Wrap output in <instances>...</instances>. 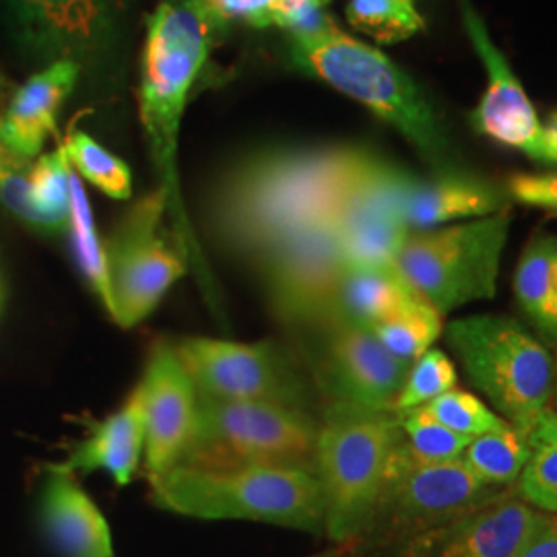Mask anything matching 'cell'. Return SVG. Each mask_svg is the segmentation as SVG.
<instances>
[{
	"mask_svg": "<svg viewBox=\"0 0 557 557\" xmlns=\"http://www.w3.org/2000/svg\"><path fill=\"white\" fill-rule=\"evenodd\" d=\"M376 156L363 147H320L242 158L211 190L209 232L225 252L257 262L301 230L335 223Z\"/></svg>",
	"mask_w": 557,
	"mask_h": 557,
	"instance_id": "1",
	"label": "cell"
},
{
	"mask_svg": "<svg viewBox=\"0 0 557 557\" xmlns=\"http://www.w3.org/2000/svg\"><path fill=\"white\" fill-rule=\"evenodd\" d=\"M149 485L153 504L180 517L252 520L324 535V496L314 467H172Z\"/></svg>",
	"mask_w": 557,
	"mask_h": 557,
	"instance_id": "2",
	"label": "cell"
},
{
	"mask_svg": "<svg viewBox=\"0 0 557 557\" xmlns=\"http://www.w3.org/2000/svg\"><path fill=\"white\" fill-rule=\"evenodd\" d=\"M292 60L393 124L434 174L457 172V151L438 112L413 79L376 48L333 27L317 36L292 38Z\"/></svg>",
	"mask_w": 557,
	"mask_h": 557,
	"instance_id": "3",
	"label": "cell"
},
{
	"mask_svg": "<svg viewBox=\"0 0 557 557\" xmlns=\"http://www.w3.org/2000/svg\"><path fill=\"white\" fill-rule=\"evenodd\" d=\"M444 337L469 382L510 425L531 432L554 407L557 361L524 322L475 314L448 322Z\"/></svg>",
	"mask_w": 557,
	"mask_h": 557,
	"instance_id": "4",
	"label": "cell"
},
{
	"mask_svg": "<svg viewBox=\"0 0 557 557\" xmlns=\"http://www.w3.org/2000/svg\"><path fill=\"white\" fill-rule=\"evenodd\" d=\"M397 411L324 403L314 467L324 496V537L351 547L366 533L397 444Z\"/></svg>",
	"mask_w": 557,
	"mask_h": 557,
	"instance_id": "5",
	"label": "cell"
},
{
	"mask_svg": "<svg viewBox=\"0 0 557 557\" xmlns=\"http://www.w3.org/2000/svg\"><path fill=\"white\" fill-rule=\"evenodd\" d=\"M220 23L202 0H163L147 21L140 71V119L163 174L168 209L176 190V137L186 94Z\"/></svg>",
	"mask_w": 557,
	"mask_h": 557,
	"instance_id": "6",
	"label": "cell"
},
{
	"mask_svg": "<svg viewBox=\"0 0 557 557\" xmlns=\"http://www.w3.org/2000/svg\"><path fill=\"white\" fill-rule=\"evenodd\" d=\"M319 425L308 411L199 395L190 438L176 467H314Z\"/></svg>",
	"mask_w": 557,
	"mask_h": 557,
	"instance_id": "7",
	"label": "cell"
},
{
	"mask_svg": "<svg viewBox=\"0 0 557 557\" xmlns=\"http://www.w3.org/2000/svg\"><path fill=\"white\" fill-rule=\"evenodd\" d=\"M506 490H496L479 481L465 462H423L403 434L388 460L379 504L359 545L368 552L403 556V552L469 510L496 498Z\"/></svg>",
	"mask_w": 557,
	"mask_h": 557,
	"instance_id": "8",
	"label": "cell"
},
{
	"mask_svg": "<svg viewBox=\"0 0 557 557\" xmlns=\"http://www.w3.org/2000/svg\"><path fill=\"white\" fill-rule=\"evenodd\" d=\"M508 209L458 225L409 232L393 269L440 314L492 299L498 292L499 264L510 234Z\"/></svg>",
	"mask_w": 557,
	"mask_h": 557,
	"instance_id": "9",
	"label": "cell"
},
{
	"mask_svg": "<svg viewBox=\"0 0 557 557\" xmlns=\"http://www.w3.org/2000/svg\"><path fill=\"white\" fill-rule=\"evenodd\" d=\"M172 345L200 397L271 403L314 413L312 382L275 341L184 337Z\"/></svg>",
	"mask_w": 557,
	"mask_h": 557,
	"instance_id": "10",
	"label": "cell"
},
{
	"mask_svg": "<svg viewBox=\"0 0 557 557\" xmlns=\"http://www.w3.org/2000/svg\"><path fill=\"white\" fill-rule=\"evenodd\" d=\"M273 317L308 335L337 317L338 287L347 271L333 221L306 227L257 260Z\"/></svg>",
	"mask_w": 557,
	"mask_h": 557,
	"instance_id": "11",
	"label": "cell"
},
{
	"mask_svg": "<svg viewBox=\"0 0 557 557\" xmlns=\"http://www.w3.org/2000/svg\"><path fill=\"white\" fill-rule=\"evenodd\" d=\"M168 211V195L160 188L135 202L106 248L112 292V314L122 329L147 319L168 289L186 273L178 252L161 238L160 223Z\"/></svg>",
	"mask_w": 557,
	"mask_h": 557,
	"instance_id": "12",
	"label": "cell"
},
{
	"mask_svg": "<svg viewBox=\"0 0 557 557\" xmlns=\"http://www.w3.org/2000/svg\"><path fill=\"white\" fill-rule=\"evenodd\" d=\"M308 337L310 370L326 403L395 411L409 363L388 354L370 329L335 317Z\"/></svg>",
	"mask_w": 557,
	"mask_h": 557,
	"instance_id": "13",
	"label": "cell"
},
{
	"mask_svg": "<svg viewBox=\"0 0 557 557\" xmlns=\"http://www.w3.org/2000/svg\"><path fill=\"white\" fill-rule=\"evenodd\" d=\"M21 46L44 60H91L114 38L122 0H0Z\"/></svg>",
	"mask_w": 557,
	"mask_h": 557,
	"instance_id": "14",
	"label": "cell"
},
{
	"mask_svg": "<svg viewBox=\"0 0 557 557\" xmlns=\"http://www.w3.org/2000/svg\"><path fill=\"white\" fill-rule=\"evenodd\" d=\"M460 11L467 36L487 71V89L471 114L473 128L499 145L517 149L537 163L556 165L547 124L539 120L533 103L520 87V81L515 77L510 64L499 54L494 41L490 40L478 11L469 0H460Z\"/></svg>",
	"mask_w": 557,
	"mask_h": 557,
	"instance_id": "15",
	"label": "cell"
},
{
	"mask_svg": "<svg viewBox=\"0 0 557 557\" xmlns=\"http://www.w3.org/2000/svg\"><path fill=\"white\" fill-rule=\"evenodd\" d=\"M549 518L510 487L418 539L400 557H518Z\"/></svg>",
	"mask_w": 557,
	"mask_h": 557,
	"instance_id": "16",
	"label": "cell"
},
{
	"mask_svg": "<svg viewBox=\"0 0 557 557\" xmlns=\"http://www.w3.org/2000/svg\"><path fill=\"white\" fill-rule=\"evenodd\" d=\"M139 388L145 416V471L151 479L178 465L190 438L199 395L174 345L163 338L149 354Z\"/></svg>",
	"mask_w": 557,
	"mask_h": 557,
	"instance_id": "17",
	"label": "cell"
},
{
	"mask_svg": "<svg viewBox=\"0 0 557 557\" xmlns=\"http://www.w3.org/2000/svg\"><path fill=\"white\" fill-rule=\"evenodd\" d=\"M40 522L60 557H116L108 520L64 465L50 467L46 473Z\"/></svg>",
	"mask_w": 557,
	"mask_h": 557,
	"instance_id": "18",
	"label": "cell"
},
{
	"mask_svg": "<svg viewBox=\"0 0 557 557\" xmlns=\"http://www.w3.org/2000/svg\"><path fill=\"white\" fill-rule=\"evenodd\" d=\"M77 77V62L59 60L17 87L0 116V145L13 160L27 161L40 156L48 137H57L60 106L69 98Z\"/></svg>",
	"mask_w": 557,
	"mask_h": 557,
	"instance_id": "19",
	"label": "cell"
},
{
	"mask_svg": "<svg viewBox=\"0 0 557 557\" xmlns=\"http://www.w3.org/2000/svg\"><path fill=\"white\" fill-rule=\"evenodd\" d=\"M504 209H508V197L499 188L457 170L416 178L405 197L403 221L409 232H421L450 221L490 218Z\"/></svg>",
	"mask_w": 557,
	"mask_h": 557,
	"instance_id": "20",
	"label": "cell"
},
{
	"mask_svg": "<svg viewBox=\"0 0 557 557\" xmlns=\"http://www.w3.org/2000/svg\"><path fill=\"white\" fill-rule=\"evenodd\" d=\"M145 458V416L139 384L122 403L119 411L98 423L87 438L75 446L66 469L75 471H106L119 487L128 485L139 471Z\"/></svg>",
	"mask_w": 557,
	"mask_h": 557,
	"instance_id": "21",
	"label": "cell"
},
{
	"mask_svg": "<svg viewBox=\"0 0 557 557\" xmlns=\"http://www.w3.org/2000/svg\"><path fill=\"white\" fill-rule=\"evenodd\" d=\"M515 299L529 329L543 343L557 345V236L529 242L515 271Z\"/></svg>",
	"mask_w": 557,
	"mask_h": 557,
	"instance_id": "22",
	"label": "cell"
},
{
	"mask_svg": "<svg viewBox=\"0 0 557 557\" xmlns=\"http://www.w3.org/2000/svg\"><path fill=\"white\" fill-rule=\"evenodd\" d=\"M418 298V294L393 267H347L338 287L337 317L366 329H374Z\"/></svg>",
	"mask_w": 557,
	"mask_h": 557,
	"instance_id": "23",
	"label": "cell"
},
{
	"mask_svg": "<svg viewBox=\"0 0 557 557\" xmlns=\"http://www.w3.org/2000/svg\"><path fill=\"white\" fill-rule=\"evenodd\" d=\"M531 453V432L506 423L467 444L460 460L485 485L496 490L515 487Z\"/></svg>",
	"mask_w": 557,
	"mask_h": 557,
	"instance_id": "24",
	"label": "cell"
},
{
	"mask_svg": "<svg viewBox=\"0 0 557 557\" xmlns=\"http://www.w3.org/2000/svg\"><path fill=\"white\" fill-rule=\"evenodd\" d=\"M515 494L543 515L557 517V411H545L531 430V453Z\"/></svg>",
	"mask_w": 557,
	"mask_h": 557,
	"instance_id": "25",
	"label": "cell"
},
{
	"mask_svg": "<svg viewBox=\"0 0 557 557\" xmlns=\"http://www.w3.org/2000/svg\"><path fill=\"white\" fill-rule=\"evenodd\" d=\"M69 190H71L69 225H71V236H73L75 259L79 264L81 273L89 281L94 294L98 296L110 317L112 314V292H110V277H108L106 248L98 236V227H96L85 188L81 184L79 176L73 172V168H69Z\"/></svg>",
	"mask_w": 557,
	"mask_h": 557,
	"instance_id": "26",
	"label": "cell"
},
{
	"mask_svg": "<svg viewBox=\"0 0 557 557\" xmlns=\"http://www.w3.org/2000/svg\"><path fill=\"white\" fill-rule=\"evenodd\" d=\"M370 331L376 335L388 354L411 366L442 337L444 322L432 304L418 298L395 317L380 322Z\"/></svg>",
	"mask_w": 557,
	"mask_h": 557,
	"instance_id": "27",
	"label": "cell"
},
{
	"mask_svg": "<svg viewBox=\"0 0 557 557\" xmlns=\"http://www.w3.org/2000/svg\"><path fill=\"white\" fill-rule=\"evenodd\" d=\"M69 160L64 147L50 156H41L29 170V195L44 221V234H60L69 227L71 190Z\"/></svg>",
	"mask_w": 557,
	"mask_h": 557,
	"instance_id": "28",
	"label": "cell"
},
{
	"mask_svg": "<svg viewBox=\"0 0 557 557\" xmlns=\"http://www.w3.org/2000/svg\"><path fill=\"white\" fill-rule=\"evenodd\" d=\"M62 147L69 163L77 168L83 178L98 186L103 195L116 200L131 199L133 176L128 165L106 151L100 143L81 131H73Z\"/></svg>",
	"mask_w": 557,
	"mask_h": 557,
	"instance_id": "29",
	"label": "cell"
},
{
	"mask_svg": "<svg viewBox=\"0 0 557 557\" xmlns=\"http://www.w3.org/2000/svg\"><path fill=\"white\" fill-rule=\"evenodd\" d=\"M347 20L380 44L407 40L423 29L413 2L405 0H351Z\"/></svg>",
	"mask_w": 557,
	"mask_h": 557,
	"instance_id": "30",
	"label": "cell"
},
{
	"mask_svg": "<svg viewBox=\"0 0 557 557\" xmlns=\"http://www.w3.org/2000/svg\"><path fill=\"white\" fill-rule=\"evenodd\" d=\"M398 428L409 450L423 462L457 460L471 442L440 423L425 407L398 413Z\"/></svg>",
	"mask_w": 557,
	"mask_h": 557,
	"instance_id": "31",
	"label": "cell"
},
{
	"mask_svg": "<svg viewBox=\"0 0 557 557\" xmlns=\"http://www.w3.org/2000/svg\"><path fill=\"white\" fill-rule=\"evenodd\" d=\"M457 368L448 354L438 347L428 349L409 366L407 379L395 400V411L403 413L428 405L430 400L457 388Z\"/></svg>",
	"mask_w": 557,
	"mask_h": 557,
	"instance_id": "32",
	"label": "cell"
},
{
	"mask_svg": "<svg viewBox=\"0 0 557 557\" xmlns=\"http://www.w3.org/2000/svg\"><path fill=\"white\" fill-rule=\"evenodd\" d=\"M440 423H444L448 430L457 432L460 436L475 438L481 434L494 432L508 421L499 418L494 409H490L478 395L453 388L444 395L423 405Z\"/></svg>",
	"mask_w": 557,
	"mask_h": 557,
	"instance_id": "33",
	"label": "cell"
},
{
	"mask_svg": "<svg viewBox=\"0 0 557 557\" xmlns=\"http://www.w3.org/2000/svg\"><path fill=\"white\" fill-rule=\"evenodd\" d=\"M273 21L278 27L292 32L294 38L317 36L335 27L317 0H277Z\"/></svg>",
	"mask_w": 557,
	"mask_h": 557,
	"instance_id": "34",
	"label": "cell"
},
{
	"mask_svg": "<svg viewBox=\"0 0 557 557\" xmlns=\"http://www.w3.org/2000/svg\"><path fill=\"white\" fill-rule=\"evenodd\" d=\"M0 202L21 221L32 225L34 230L44 232L41 221L29 195V172H25L20 163L7 168V174L0 180Z\"/></svg>",
	"mask_w": 557,
	"mask_h": 557,
	"instance_id": "35",
	"label": "cell"
},
{
	"mask_svg": "<svg viewBox=\"0 0 557 557\" xmlns=\"http://www.w3.org/2000/svg\"><path fill=\"white\" fill-rule=\"evenodd\" d=\"M506 193L522 205L557 211V172L515 174L506 182Z\"/></svg>",
	"mask_w": 557,
	"mask_h": 557,
	"instance_id": "36",
	"label": "cell"
},
{
	"mask_svg": "<svg viewBox=\"0 0 557 557\" xmlns=\"http://www.w3.org/2000/svg\"><path fill=\"white\" fill-rule=\"evenodd\" d=\"M209 13L221 21H244L255 27L273 25L277 0H202Z\"/></svg>",
	"mask_w": 557,
	"mask_h": 557,
	"instance_id": "37",
	"label": "cell"
},
{
	"mask_svg": "<svg viewBox=\"0 0 557 557\" xmlns=\"http://www.w3.org/2000/svg\"><path fill=\"white\" fill-rule=\"evenodd\" d=\"M518 557H557V517L547 520V524L537 533L527 549Z\"/></svg>",
	"mask_w": 557,
	"mask_h": 557,
	"instance_id": "38",
	"label": "cell"
},
{
	"mask_svg": "<svg viewBox=\"0 0 557 557\" xmlns=\"http://www.w3.org/2000/svg\"><path fill=\"white\" fill-rule=\"evenodd\" d=\"M15 91H17V85H13L11 79H7L4 75H0V116H2V112L7 110L9 101L13 100Z\"/></svg>",
	"mask_w": 557,
	"mask_h": 557,
	"instance_id": "39",
	"label": "cell"
},
{
	"mask_svg": "<svg viewBox=\"0 0 557 557\" xmlns=\"http://www.w3.org/2000/svg\"><path fill=\"white\" fill-rule=\"evenodd\" d=\"M312 557H349V554L341 547V549H331V552H322V554H317V556Z\"/></svg>",
	"mask_w": 557,
	"mask_h": 557,
	"instance_id": "40",
	"label": "cell"
},
{
	"mask_svg": "<svg viewBox=\"0 0 557 557\" xmlns=\"http://www.w3.org/2000/svg\"><path fill=\"white\" fill-rule=\"evenodd\" d=\"M7 163H4V156H2V145H0V180H2V176L7 174Z\"/></svg>",
	"mask_w": 557,
	"mask_h": 557,
	"instance_id": "41",
	"label": "cell"
},
{
	"mask_svg": "<svg viewBox=\"0 0 557 557\" xmlns=\"http://www.w3.org/2000/svg\"><path fill=\"white\" fill-rule=\"evenodd\" d=\"M317 2H320V4H326V2H329V0H317Z\"/></svg>",
	"mask_w": 557,
	"mask_h": 557,
	"instance_id": "42",
	"label": "cell"
},
{
	"mask_svg": "<svg viewBox=\"0 0 557 557\" xmlns=\"http://www.w3.org/2000/svg\"><path fill=\"white\" fill-rule=\"evenodd\" d=\"M405 2H413V0H405Z\"/></svg>",
	"mask_w": 557,
	"mask_h": 557,
	"instance_id": "43",
	"label": "cell"
},
{
	"mask_svg": "<svg viewBox=\"0 0 557 557\" xmlns=\"http://www.w3.org/2000/svg\"><path fill=\"white\" fill-rule=\"evenodd\" d=\"M556 397H557V393H556ZM556 400H557V398H556Z\"/></svg>",
	"mask_w": 557,
	"mask_h": 557,
	"instance_id": "44",
	"label": "cell"
}]
</instances>
